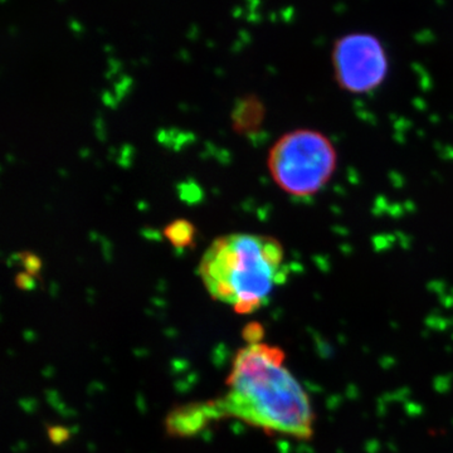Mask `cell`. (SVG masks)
Segmentation results:
<instances>
[{
	"label": "cell",
	"mask_w": 453,
	"mask_h": 453,
	"mask_svg": "<svg viewBox=\"0 0 453 453\" xmlns=\"http://www.w3.org/2000/svg\"><path fill=\"white\" fill-rule=\"evenodd\" d=\"M228 391L213 401L218 418L244 423L300 441L314 434L315 414L309 396L284 365L280 347L251 342L235 355Z\"/></svg>",
	"instance_id": "6da1fadb"
},
{
	"label": "cell",
	"mask_w": 453,
	"mask_h": 453,
	"mask_svg": "<svg viewBox=\"0 0 453 453\" xmlns=\"http://www.w3.org/2000/svg\"><path fill=\"white\" fill-rule=\"evenodd\" d=\"M199 273L209 295L249 314L261 309L286 280L281 243L268 235L233 233L219 237L204 252Z\"/></svg>",
	"instance_id": "7a4b0ae2"
},
{
	"label": "cell",
	"mask_w": 453,
	"mask_h": 453,
	"mask_svg": "<svg viewBox=\"0 0 453 453\" xmlns=\"http://www.w3.org/2000/svg\"><path fill=\"white\" fill-rule=\"evenodd\" d=\"M268 164L273 179L284 191L307 195L329 180L335 153L319 132L295 131L284 135L273 146Z\"/></svg>",
	"instance_id": "3957f363"
},
{
	"label": "cell",
	"mask_w": 453,
	"mask_h": 453,
	"mask_svg": "<svg viewBox=\"0 0 453 453\" xmlns=\"http://www.w3.org/2000/svg\"><path fill=\"white\" fill-rule=\"evenodd\" d=\"M334 68L338 79L350 91H368L379 85L388 69L384 47L368 33H352L334 46Z\"/></svg>",
	"instance_id": "277c9868"
},
{
	"label": "cell",
	"mask_w": 453,
	"mask_h": 453,
	"mask_svg": "<svg viewBox=\"0 0 453 453\" xmlns=\"http://www.w3.org/2000/svg\"><path fill=\"white\" fill-rule=\"evenodd\" d=\"M219 419L213 401L190 403L176 408L167 419L168 432L172 436L188 437L200 433L213 420Z\"/></svg>",
	"instance_id": "5b68a950"
},
{
	"label": "cell",
	"mask_w": 453,
	"mask_h": 453,
	"mask_svg": "<svg viewBox=\"0 0 453 453\" xmlns=\"http://www.w3.org/2000/svg\"><path fill=\"white\" fill-rule=\"evenodd\" d=\"M165 234L169 238L172 246L177 247V248H184L193 242L194 228L189 222L176 221L168 226Z\"/></svg>",
	"instance_id": "8992f818"
},
{
	"label": "cell",
	"mask_w": 453,
	"mask_h": 453,
	"mask_svg": "<svg viewBox=\"0 0 453 453\" xmlns=\"http://www.w3.org/2000/svg\"><path fill=\"white\" fill-rule=\"evenodd\" d=\"M48 436L53 443H63L69 438V431L64 427L53 426L48 429Z\"/></svg>",
	"instance_id": "52a82bcc"
}]
</instances>
